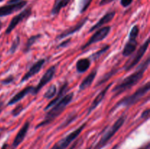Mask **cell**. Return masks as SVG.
Masks as SVG:
<instances>
[{
  "instance_id": "obj_38",
  "label": "cell",
  "mask_w": 150,
  "mask_h": 149,
  "mask_svg": "<svg viewBox=\"0 0 150 149\" xmlns=\"http://www.w3.org/2000/svg\"><path fill=\"white\" fill-rule=\"evenodd\" d=\"M21 1V0H9L8 4H11V3H16V2H18V1Z\"/></svg>"
},
{
  "instance_id": "obj_39",
  "label": "cell",
  "mask_w": 150,
  "mask_h": 149,
  "mask_svg": "<svg viewBox=\"0 0 150 149\" xmlns=\"http://www.w3.org/2000/svg\"><path fill=\"white\" fill-rule=\"evenodd\" d=\"M7 146L8 145H7V143H4V144L2 145V147H1V149H7Z\"/></svg>"
},
{
  "instance_id": "obj_22",
  "label": "cell",
  "mask_w": 150,
  "mask_h": 149,
  "mask_svg": "<svg viewBox=\"0 0 150 149\" xmlns=\"http://www.w3.org/2000/svg\"><path fill=\"white\" fill-rule=\"evenodd\" d=\"M77 117H78V115L76 112H73L70 114H69V115L66 118V119L64 120V121H63L59 126V128L57 129L59 130V129H62L66 128L67 126L71 124L72 123H73L76 118H77Z\"/></svg>"
},
{
  "instance_id": "obj_15",
  "label": "cell",
  "mask_w": 150,
  "mask_h": 149,
  "mask_svg": "<svg viewBox=\"0 0 150 149\" xmlns=\"http://www.w3.org/2000/svg\"><path fill=\"white\" fill-rule=\"evenodd\" d=\"M34 87L32 86H29L25 87L24 89H22L21 91H20L19 92H18L16 94H15L11 99H10V101L7 103V105H13L16 104L17 102H20L21 99H23V98L26 96H27L28 94L31 93L32 94V92H33Z\"/></svg>"
},
{
  "instance_id": "obj_18",
  "label": "cell",
  "mask_w": 150,
  "mask_h": 149,
  "mask_svg": "<svg viewBox=\"0 0 150 149\" xmlns=\"http://www.w3.org/2000/svg\"><path fill=\"white\" fill-rule=\"evenodd\" d=\"M97 73H98V70H94L82 80L81 84L79 85V91H82L88 89L92 85V83H93L95 77H96Z\"/></svg>"
},
{
  "instance_id": "obj_40",
  "label": "cell",
  "mask_w": 150,
  "mask_h": 149,
  "mask_svg": "<svg viewBox=\"0 0 150 149\" xmlns=\"http://www.w3.org/2000/svg\"><path fill=\"white\" fill-rule=\"evenodd\" d=\"M76 143H75V144H73V145H72L71 147H70V149H73V148H74L76 147Z\"/></svg>"
},
{
  "instance_id": "obj_6",
  "label": "cell",
  "mask_w": 150,
  "mask_h": 149,
  "mask_svg": "<svg viewBox=\"0 0 150 149\" xmlns=\"http://www.w3.org/2000/svg\"><path fill=\"white\" fill-rule=\"evenodd\" d=\"M86 125V123H83L82 125H81L79 128L76 129V130L70 132V134H67L66 137H63L62 139L57 142L51 149H65L73 143L76 139L80 135L81 131H83V129L85 128Z\"/></svg>"
},
{
  "instance_id": "obj_31",
  "label": "cell",
  "mask_w": 150,
  "mask_h": 149,
  "mask_svg": "<svg viewBox=\"0 0 150 149\" xmlns=\"http://www.w3.org/2000/svg\"><path fill=\"white\" fill-rule=\"evenodd\" d=\"M13 81H14V76L10 75V76H8L7 77H6V78L3 79V80L1 81V83L2 85L6 86V85L10 84V83H13Z\"/></svg>"
},
{
  "instance_id": "obj_32",
  "label": "cell",
  "mask_w": 150,
  "mask_h": 149,
  "mask_svg": "<svg viewBox=\"0 0 150 149\" xmlns=\"http://www.w3.org/2000/svg\"><path fill=\"white\" fill-rule=\"evenodd\" d=\"M133 0H121L120 1V4H121V5L122 7H127L133 3Z\"/></svg>"
},
{
  "instance_id": "obj_37",
  "label": "cell",
  "mask_w": 150,
  "mask_h": 149,
  "mask_svg": "<svg viewBox=\"0 0 150 149\" xmlns=\"http://www.w3.org/2000/svg\"><path fill=\"white\" fill-rule=\"evenodd\" d=\"M139 149H149V143H147V144L144 145L143 147L140 148Z\"/></svg>"
},
{
  "instance_id": "obj_33",
  "label": "cell",
  "mask_w": 150,
  "mask_h": 149,
  "mask_svg": "<svg viewBox=\"0 0 150 149\" xmlns=\"http://www.w3.org/2000/svg\"><path fill=\"white\" fill-rule=\"evenodd\" d=\"M142 118L144 120L148 119L149 118V110L146 109L142 113Z\"/></svg>"
},
{
  "instance_id": "obj_43",
  "label": "cell",
  "mask_w": 150,
  "mask_h": 149,
  "mask_svg": "<svg viewBox=\"0 0 150 149\" xmlns=\"http://www.w3.org/2000/svg\"><path fill=\"white\" fill-rule=\"evenodd\" d=\"M4 1V0H0V2H1V1Z\"/></svg>"
},
{
  "instance_id": "obj_2",
  "label": "cell",
  "mask_w": 150,
  "mask_h": 149,
  "mask_svg": "<svg viewBox=\"0 0 150 149\" xmlns=\"http://www.w3.org/2000/svg\"><path fill=\"white\" fill-rule=\"evenodd\" d=\"M73 96H74L73 93H70L67 95H64L57 104H55L54 106L51 107V109L45 115L43 119L41 121L40 124L37 125L36 129L39 128V127H45V126L51 124L57 117L59 116L62 112L65 110V108L72 102L73 99Z\"/></svg>"
},
{
  "instance_id": "obj_42",
  "label": "cell",
  "mask_w": 150,
  "mask_h": 149,
  "mask_svg": "<svg viewBox=\"0 0 150 149\" xmlns=\"http://www.w3.org/2000/svg\"><path fill=\"white\" fill-rule=\"evenodd\" d=\"M86 149H92V148H91V147H89V148H86Z\"/></svg>"
},
{
  "instance_id": "obj_19",
  "label": "cell",
  "mask_w": 150,
  "mask_h": 149,
  "mask_svg": "<svg viewBox=\"0 0 150 149\" xmlns=\"http://www.w3.org/2000/svg\"><path fill=\"white\" fill-rule=\"evenodd\" d=\"M138 42L136 39H128V42L125 44L122 50V56L125 57H129L136 51L137 48Z\"/></svg>"
},
{
  "instance_id": "obj_14",
  "label": "cell",
  "mask_w": 150,
  "mask_h": 149,
  "mask_svg": "<svg viewBox=\"0 0 150 149\" xmlns=\"http://www.w3.org/2000/svg\"><path fill=\"white\" fill-rule=\"evenodd\" d=\"M112 85H113V83H110L109 85H108L107 86H105V87L104 88V89H103V90L101 91L100 92L98 95H97L96 97L95 98V99H94L93 102H92L91 105L89 106V109H88L87 115H89V114H90L91 112H92V111H93L94 110H95V108H96L97 107H98V105L101 103V102H102V101L103 100L104 98H105V95H106L107 92H108V89L111 88V86H112Z\"/></svg>"
},
{
  "instance_id": "obj_28",
  "label": "cell",
  "mask_w": 150,
  "mask_h": 149,
  "mask_svg": "<svg viewBox=\"0 0 150 149\" xmlns=\"http://www.w3.org/2000/svg\"><path fill=\"white\" fill-rule=\"evenodd\" d=\"M20 42H21L20 37H19V36H17L14 39V40H13V43H12L11 46H10V50H9V52H10V53L13 54V53H14L15 52H16V50L18 48L19 45H20Z\"/></svg>"
},
{
  "instance_id": "obj_36",
  "label": "cell",
  "mask_w": 150,
  "mask_h": 149,
  "mask_svg": "<svg viewBox=\"0 0 150 149\" xmlns=\"http://www.w3.org/2000/svg\"><path fill=\"white\" fill-rule=\"evenodd\" d=\"M3 108H4V103H3L2 101L0 100V114H1V112H2Z\"/></svg>"
},
{
  "instance_id": "obj_25",
  "label": "cell",
  "mask_w": 150,
  "mask_h": 149,
  "mask_svg": "<svg viewBox=\"0 0 150 149\" xmlns=\"http://www.w3.org/2000/svg\"><path fill=\"white\" fill-rule=\"evenodd\" d=\"M109 48H110V45H105V46L103 47L101 49H100L99 51H97V52H95V53L92 54V55L91 56V58H92V60H94V61L98 59V58H100L103 54H105V53L108 51V50L109 49Z\"/></svg>"
},
{
  "instance_id": "obj_1",
  "label": "cell",
  "mask_w": 150,
  "mask_h": 149,
  "mask_svg": "<svg viewBox=\"0 0 150 149\" xmlns=\"http://www.w3.org/2000/svg\"><path fill=\"white\" fill-rule=\"evenodd\" d=\"M149 57H147L144 61L140 64L136 71L132 73L127 77L123 79L120 83H119L114 89H112V92L114 93L113 97L119 96L121 93H124L126 91H128L133 86H136L143 77L144 74L148 69L149 65Z\"/></svg>"
},
{
  "instance_id": "obj_27",
  "label": "cell",
  "mask_w": 150,
  "mask_h": 149,
  "mask_svg": "<svg viewBox=\"0 0 150 149\" xmlns=\"http://www.w3.org/2000/svg\"><path fill=\"white\" fill-rule=\"evenodd\" d=\"M92 0H81L79 2V11L81 13H83L87 10L90 6Z\"/></svg>"
},
{
  "instance_id": "obj_11",
  "label": "cell",
  "mask_w": 150,
  "mask_h": 149,
  "mask_svg": "<svg viewBox=\"0 0 150 149\" xmlns=\"http://www.w3.org/2000/svg\"><path fill=\"white\" fill-rule=\"evenodd\" d=\"M45 60L43 59V58H41V59H39L38 61H37L35 63H34V64H32L30 68H29V71L26 73H25L24 75L23 76V77L21 78V83H23V82L26 81L29 78H31L32 77L35 76V74H38L42 70V67L45 64Z\"/></svg>"
},
{
  "instance_id": "obj_16",
  "label": "cell",
  "mask_w": 150,
  "mask_h": 149,
  "mask_svg": "<svg viewBox=\"0 0 150 149\" xmlns=\"http://www.w3.org/2000/svg\"><path fill=\"white\" fill-rule=\"evenodd\" d=\"M115 15H116L115 11H110V12H108L107 13H105V14L103 16V17L101 18L99 20H98V23H97L96 24H95L93 26H92V27L90 28V29H89V32H89V33H90V32H94V31H95V30H97V29H100V28L103 27V26L104 25L106 24V23L111 22V20L114 19Z\"/></svg>"
},
{
  "instance_id": "obj_23",
  "label": "cell",
  "mask_w": 150,
  "mask_h": 149,
  "mask_svg": "<svg viewBox=\"0 0 150 149\" xmlns=\"http://www.w3.org/2000/svg\"><path fill=\"white\" fill-rule=\"evenodd\" d=\"M41 37H42V35L40 34H38L33 35V36L30 37L28 39L27 42H26V45H25L24 48H23V51H24V53L29 52V51L31 49V48H32V45H33L34 44H35V42H36L37 41H38V39Z\"/></svg>"
},
{
  "instance_id": "obj_9",
  "label": "cell",
  "mask_w": 150,
  "mask_h": 149,
  "mask_svg": "<svg viewBox=\"0 0 150 149\" xmlns=\"http://www.w3.org/2000/svg\"><path fill=\"white\" fill-rule=\"evenodd\" d=\"M56 69L55 66H52V67H49L48 70L45 71V72L44 73L43 75L42 76V77L40 80L39 83H38L36 86L34 87L33 92H32V95H36L38 92H40V91L45 86V85L48 84L54 77V74L56 73Z\"/></svg>"
},
{
  "instance_id": "obj_24",
  "label": "cell",
  "mask_w": 150,
  "mask_h": 149,
  "mask_svg": "<svg viewBox=\"0 0 150 149\" xmlns=\"http://www.w3.org/2000/svg\"><path fill=\"white\" fill-rule=\"evenodd\" d=\"M117 72H118V69H113V70H111L109 72L106 73V74H105L103 77H101V78L100 79L99 82H98V83L96 84V86H100V85H102L103 83H105L106 81H108V80H109V79L111 78L112 76H114V74Z\"/></svg>"
},
{
  "instance_id": "obj_4",
  "label": "cell",
  "mask_w": 150,
  "mask_h": 149,
  "mask_svg": "<svg viewBox=\"0 0 150 149\" xmlns=\"http://www.w3.org/2000/svg\"><path fill=\"white\" fill-rule=\"evenodd\" d=\"M125 115H122V116H120V118L115 121V123H114V124H113L106 131H105V134L103 135V137H101L100 140H99V142L97 143L94 149H102L108 143V141L114 137V134L121 129V127H122L123 124H125Z\"/></svg>"
},
{
  "instance_id": "obj_34",
  "label": "cell",
  "mask_w": 150,
  "mask_h": 149,
  "mask_svg": "<svg viewBox=\"0 0 150 149\" xmlns=\"http://www.w3.org/2000/svg\"><path fill=\"white\" fill-rule=\"evenodd\" d=\"M113 1H114V0H101V1H100V6L106 5V4L112 2Z\"/></svg>"
},
{
  "instance_id": "obj_35",
  "label": "cell",
  "mask_w": 150,
  "mask_h": 149,
  "mask_svg": "<svg viewBox=\"0 0 150 149\" xmlns=\"http://www.w3.org/2000/svg\"><path fill=\"white\" fill-rule=\"evenodd\" d=\"M70 42V39H67V40H65V41H63V42H62V43L59 44V46L57 47V48H62V47L67 46V45H68V43H69V42Z\"/></svg>"
},
{
  "instance_id": "obj_12",
  "label": "cell",
  "mask_w": 150,
  "mask_h": 149,
  "mask_svg": "<svg viewBox=\"0 0 150 149\" xmlns=\"http://www.w3.org/2000/svg\"><path fill=\"white\" fill-rule=\"evenodd\" d=\"M87 20H88V17L84 18L82 19L81 20H80L79 22H78L76 25H74V26L68 28V29H67L66 30L63 31L61 34H59L57 37V39H64V38L70 36V35H72V34H73L78 32L79 30H80V29H82V27L84 26L85 23H86V21H87Z\"/></svg>"
},
{
  "instance_id": "obj_21",
  "label": "cell",
  "mask_w": 150,
  "mask_h": 149,
  "mask_svg": "<svg viewBox=\"0 0 150 149\" xmlns=\"http://www.w3.org/2000/svg\"><path fill=\"white\" fill-rule=\"evenodd\" d=\"M71 0H55L51 9V13L52 15H57L62 8L68 5Z\"/></svg>"
},
{
  "instance_id": "obj_5",
  "label": "cell",
  "mask_w": 150,
  "mask_h": 149,
  "mask_svg": "<svg viewBox=\"0 0 150 149\" xmlns=\"http://www.w3.org/2000/svg\"><path fill=\"white\" fill-rule=\"evenodd\" d=\"M149 38H147V39H146V41L139 47V48L137 50V51H136V53H133V56H132L130 58H129V59L126 61L124 67H123L125 71H130V70H131L132 69L134 68V67L140 62L142 57L144 56L145 53L147 51L148 48H149Z\"/></svg>"
},
{
  "instance_id": "obj_7",
  "label": "cell",
  "mask_w": 150,
  "mask_h": 149,
  "mask_svg": "<svg viewBox=\"0 0 150 149\" xmlns=\"http://www.w3.org/2000/svg\"><path fill=\"white\" fill-rule=\"evenodd\" d=\"M110 32H111V26H103V27L97 29L96 32L92 35V37L89 38V40L81 48V50L83 51V50L86 49V48L91 46L93 44L103 40L109 34Z\"/></svg>"
},
{
  "instance_id": "obj_17",
  "label": "cell",
  "mask_w": 150,
  "mask_h": 149,
  "mask_svg": "<svg viewBox=\"0 0 150 149\" xmlns=\"http://www.w3.org/2000/svg\"><path fill=\"white\" fill-rule=\"evenodd\" d=\"M68 85H69V83H67V81L64 82V83L62 85L61 87H60V89H59V91L57 92V95H56V96H54V99H53L52 100H51V102H50L49 103L46 105V107L45 108L44 110H47L50 109L51 107L54 106L55 104H57V102H58L59 101L60 99H61L64 96V93H65V92L67 91V88H68Z\"/></svg>"
},
{
  "instance_id": "obj_3",
  "label": "cell",
  "mask_w": 150,
  "mask_h": 149,
  "mask_svg": "<svg viewBox=\"0 0 150 149\" xmlns=\"http://www.w3.org/2000/svg\"><path fill=\"white\" fill-rule=\"evenodd\" d=\"M149 89L150 83L149 82H147L146 84H144V86H142V87L139 88L138 90H136V92H134L133 94L130 95V96H125V97H124L123 99H120V100L113 107L112 109L110 111V112H114V110L118 109L120 107H130L135 105V104L137 103L144 96H145V95L149 92Z\"/></svg>"
},
{
  "instance_id": "obj_26",
  "label": "cell",
  "mask_w": 150,
  "mask_h": 149,
  "mask_svg": "<svg viewBox=\"0 0 150 149\" xmlns=\"http://www.w3.org/2000/svg\"><path fill=\"white\" fill-rule=\"evenodd\" d=\"M57 93V86L55 85H52L51 87L48 88V89L46 91V92H45L43 96L44 98H45L47 99H53L56 96Z\"/></svg>"
},
{
  "instance_id": "obj_8",
  "label": "cell",
  "mask_w": 150,
  "mask_h": 149,
  "mask_svg": "<svg viewBox=\"0 0 150 149\" xmlns=\"http://www.w3.org/2000/svg\"><path fill=\"white\" fill-rule=\"evenodd\" d=\"M32 8H31V7H27V8L22 10L20 13H18V14L16 15V16H14V17L12 18V20H10L8 26H7V28L6 29V34H9L11 33V32L14 30L15 28H16L19 23H21L22 21H23L25 19L28 18L32 15Z\"/></svg>"
},
{
  "instance_id": "obj_30",
  "label": "cell",
  "mask_w": 150,
  "mask_h": 149,
  "mask_svg": "<svg viewBox=\"0 0 150 149\" xmlns=\"http://www.w3.org/2000/svg\"><path fill=\"white\" fill-rule=\"evenodd\" d=\"M23 110V106L21 105V104L18 105L13 110V111H12V115H13V116H18V115L21 112V111Z\"/></svg>"
},
{
  "instance_id": "obj_41",
  "label": "cell",
  "mask_w": 150,
  "mask_h": 149,
  "mask_svg": "<svg viewBox=\"0 0 150 149\" xmlns=\"http://www.w3.org/2000/svg\"><path fill=\"white\" fill-rule=\"evenodd\" d=\"M1 26H2V24H0V30L1 29Z\"/></svg>"
},
{
  "instance_id": "obj_44",
  "label": "cell",
  "mask_w": 150,
  "mask_h": 149,
  "mask_svg": "<svg viewBox=\"0 0 150 149\" xmlns=\"http://www.w3.org/2000/svg\"><path fill=\"white\" fill-rule=\"evenodd\" d=\"M0 24H2V23H1V21H0Z\"/></svg>"
},
{
  "instance_id": "obj_29",
  "label": "cell",
  "mask_w": 150,
  "mask_h": 149,
  "mask_svg": "<svg viewBox=\"0 0 150 149\" xmlns=\"http://www.w3.org/2000/svg\"><path fill=\"white\" fill-rule=\"evenodd\" d=\"M139 28L138 26H134L132 29L130 30V34H129V38L128 39H136L137 37H139Z\"/></svg>"
},
{
  "instance_id": "obj_10",
  "label": "cell",
  "mask_w": 150,
  "mask_h": 149,
  "mask_svg": "<svg viewBox=\"0 0 150 149\" xmlns=\"http://www.w3.org/2000/svg\"><path fill=\"white\" fill-rule=\"evenodd\" d=\"M27 4V1L25 0H21L18 2L7 4L6 5L0 7V17H4L9 15H11L18 10H21Z\"/></svg>"
},
{
  "instance_id": "obj_20",
  "label": "cell",
  "mask_w": 150,
  "mask_h": 149,
  "mask_svg": "<svg viewBox=\"0 0 150 149\" xmlns=\"http://www.w3.org/2000/svg\"><path fill=\"white\" fill-rule=\"evenodd\" d=\"M91 66V60L90 58H83L78 60L76 62V70L79 73H84L88 70V69Z\"/></svg>"
},
{
  "instance_id": "obj_13",
  "label": "cell",
  "mask_w": 150,
  "mask_h": 149,
  "mask_svg": "<svg viewBox=\"0 0 150 149\" xmlns=\"http://www.w3.org/2000/svg\"><path fill=\"white\" fill-rule=\"evenodd\" d=\"M29 127H30V123H29V121H26L24 123V124L22 126V127L20 129L18 132L17 133L14 140H13V145H12L13 149H16L23 141L24 138L26 137V134H27L28 131H29Z\"/></svg>"
}]
</instances>
